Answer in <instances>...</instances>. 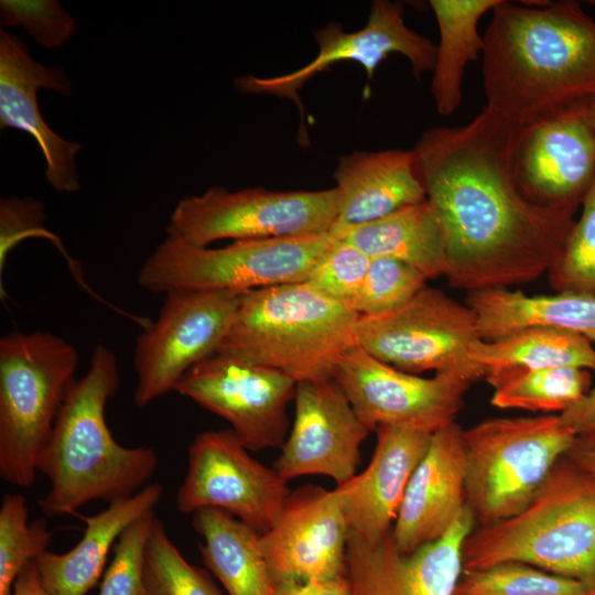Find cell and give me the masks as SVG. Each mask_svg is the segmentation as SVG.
Segmentation results:
<instances>
[{"mask_svg": "<svg viewBox=\"0 0 595 595\" xmlns=\"http://www.w3.org/2000/svg\"><path fill=\"white\" fill-rule=\"evenodd\" d=\"M41 88L63 96L73 91L62 67L34 61L24 41L1 30L0 127L29 133L45 159L47 182L57 192L73 193L80 188L75 158L82 145L61 138L45 122L36 98Z\"/></svg>", "mask_w": 595, "mask_h": 595, "instance_id": "20", "label": "cell"}, {"mask_svg": "<svg viewBox=\"0 0 595 595\" xmlns=\"http://www.w3.org/2000/svg\"><path fill=\"white\" fill-rule=\"evenodd\" d=\"M491 13L480 57L486 106L524 126L595 96V20L580 2L502 0Z\"/></svg>", "mask_w": 595, "mask_h": 595, "instance_id": "2", "label": "cell"}, {"mask_svg": "<svg viewBox=\"0 0 595 595\" xmlns=\"http://www.w3.org/2000/svg\"><path fill=\"white\" fill-rule=\"evenodd\" d=\"M1 23L21 26L46 50L62 47L75 32L74 18L56 0H1Z\"/></svg>", "mask_w": 595, "mask_h": 595, "instance_id": "38", "label": "cell"}, {"mask_svg": "<svg viewBox=\"0 0 595 595\" xmlns=\"http://www.w3.org/2000/svg\"><path fill=\"white\" fill-rule=\"evenodd\" d=\"M370 261L355 246L337 239L334 247L312 269L305 283L324 296L353 309Z\"/></svg>", "mask_w": 595, "mask_h": 595, "instance_id": "37", "label": "cell"}, {"mask_svg": "<svg viewBox=\"0 0 595 595\" xmlns=\"http://www.w3.org/2000/svg\"><path fill=\"white\" fill-rule=\"evenodd\" d=\"M506 561L575 578L595 589V474L564 456L520 512L474 528L463 545V570Z\"/></svg>", "mask_w": 595, "mask_h": 595, "instance_id": "5", "label": "cell"}, {"mask_svg": "<svg viewBox=\"0 0 595 595\" xmlns=\"http://www.w3.org/2000/svg\"><path fill=\"white\" fill-rule=\"evenodd\" d=\"M472 356L485 370V378L551 367L595 370L592 342L581 335L550 327H528L495 340H482Z\"/></svg>", "mask_w": 595, "mask_h": 595, "instance_id": "29", "label": "cell"}, {"mask_svg": "<svg viewBox=\"0 0 595 595\" xmlns=\"http://www.w3.org/2000/svg\"><path fill=\"white\" fill-rule=\"evenodd\" d=\"M144 595H224L210 574L188 562L154 519L145 550Z\"/></svg>", "mask_w": 595, "mask_h": 595, "instance_id": "33", "label": "cell"}, {"mask_svg": "<svg viewBox=\"0 0 595 595\" xmlns=\"http://www.w3.org/2000/svg\"><path fill=\"white\" fill-rule=\"evenodd\" d=\"M335 187L320 191H229L212 186L181 199L166 225L167 237L196 247L232 239H267L329 232L337 219Z\"/></svg>", "mask_w": 595, "mask_h": 595, "instance_id": "10", "label": "cell"}, {"mask_svg": "<svg viewBox=\"0 0 595 595\" xmlns=\"http://www.w3.org/2000/svg\"><path fill=\"white\" fill-rule=\"evenodd\" d=\"M358 315L305 282L250 290L240 294L216 353L279 370L296 383L332 380L356 345Z\"/></svg>", "mask_w": 595, "mask_h": 595, "instance_id": "4", "label": "cell"}, {"mask_svg": "<svg viewBox=\"0 0 595 595\" xmlns=\"http://www.w3.org/2000/svg\"><path fill=\"white\" fill-rule=\"evenodd\" d=\"M463 432L453 422L432 434L390 533L399 551L412 553L437 541L466 508Z\"/></svg>", "mask_w": 595, "mask_h": 595, "instance_id": "21", "label": "cell"}, {"mask_svg": "<svg viewBox=\"0 0 595 595\" xmlns=\"http://www.w3.org/2000/svg\"><path fill=\"white\" fill-rule=\"evenodd\" d=\"M192 526L205 567L227 595H273L275 583L261 548V534L234 516L213 508L193 513Z\"/></svg>", "mask_w": 595, "mask_h": 595, "instance_id": "27", "label": "cell"}, {"mask_svg": "<svg viewBox=\"0 0 595 595\" xmlns=\"http://www.w3.org/2000/svg\"><path fill=\"white\" fill-rule=\"evenodd\" d=\"M521 125L485 106L470 121L426 129L415 173L446 238L450 285L468 292L539 279L556 262L575 210L540 205L520 188Z\"/></svg>", "mask_w": 595, "mask_h": 595, "instance_id": "1", "label": "cell"}, {"mask_svg": "<svg viewBox=\"0 0 595 595\" xmlns=\"http://www.w3.org/2000/svg\"><path fill=\"white\" fill-rule=\"evenodd\" d=\"M376 433L368 466L346 484L336 486L349 534L368 544H377L391 533L408 483L432 436L397 426H381Z\"/></svg>", "mask_w": 595, "mask_h": 595, "instance_id": "22", "label": "cell"}, {"mask_svg": "<svg viewBox=\"0 0 595 595\" xmlns=\"http://www.w3.org/2000/svg\"><path fill=\"white\" fill-rule=\"evenodd\" d=\"M318 46L316 56L306 65L291 73L236 79L244 94H267L289 98L296 104L303 118L299 90L306 82L339 62H355L364 67L370 80L379 64L397 53L411 64L414 77L432 72L436 58V45L426 36L410 29L403 19V6L390 0L372 2L367 23L357 31L346 32L338 22L313 32Z\"/></svg>", "mask_w": 595, "mask_h": 595, "instance_id": "15", "label": "cell"}, {"mask_svg": "<svg viewBox=\"0 0 595 595\" xmlns=\"http://www.w3.org/2000/svg\"><path fill=\"white\" fill-rule=\"evenodd\" d=\"M354 338L356 346L405 372L447 374L470 383L485 378L472 356L483 340L474 311L439 289L426 285L387 314L358 315Z\"/></svg>", "mask_w": 595, "mask_h": 595, "instance_id": "9", "label": "cell"}, {"mask_svg": "<svg viewBox=\"0 0 595 595\" xmlns=\"http://www.w3.org/2000/svg\"><path fill=\"white\" fill-rule=\"evenodd\" d=\"M318 235L236 240L221 248L196 247L167 237L142 264L137 281L147 291H235L305 282L334 247Z\"/></svg>", "mask_w": 595, "mask_h": 595, "instance_id": "8", "label": "cell"}, {"mask_svg": "<svg viewBox=\"0 0 595 595\" xmlns=\"http://www.w3.org/2000/svg\"><path fill=\"white\" fill-rule=\"evenodd\" d=\"M560 419L576 436L595 435V387L573 407L562 412Z\"/></svg>", "mask_w": 595, "mask_h": 595, "instance_id": "40", "label": "cell"}, {"mask_svg": "<svg viewBox=\"0 0 595 595\" xmlns=\"http://www.w3.org/2000/svg\"><path fill=\"white\" fill-rule=\"evenodd\" d=\"M334 380L372 432L397 426L433 434L455 422L470 382L447 374L420 377L394 368L353 346Z\"/></svg>", "mask_w": 595, "mask_h": 595, "instance_id": "14", "label": "cell"}, {"mask_svg": "<svg viewBox=\"0 0 595 595\" xmlns=\"http://www.w3.org/2000/svg\"><path fill=\"white\" fill-rule=\"evenodd\" d=\"M273 595H351V592L345 574L324 581L281 583Z\"/></svg>", "mask_w": 595, "mask_h": 595, "instance_id": "41", "label": "cell"}, {"mask_svg": "<svg viewBox=\"0 0 595 595\" xmlns=\"http://www.w3.org/2000/svg\"><path fill=\"white\" fill-rule=\"evenodd\" d=\"M370 432L334 379L299 382L293 423L272 467L288 482L320 475L344 485L356 476Z\"/></svg>", "mask_w": 595, "mask_h": 595, "instance_id": "17", "label": "cell"}, {"mask_svg": "<svg viewBox=\"0 0 595 595\" xmlns=\"http://www.w3.org/2000/svg\"><path fill=\"white\" fill-rule=\"evenodd\" d=\"M349 527L337 487L307 484L291 490L261 548L275 585L346 574Z\"/></svg>", "mask_w": 595, "mask_h": 595, "instance_id": "16", "label": "cell"}, {"mask_svg": "<svg viewBox=\"0 0 595 595\" xmlns=\"http://www.w3.org/2000/svg\"><path fill=\"white\" fill-rule=\"evenodd\" d=\"M11 595H51L41 581L34 561L20 573L13 584Z\"/></svg>", "mask_w": 595, "mask_h": 595, "instance_id": "43", "label": "cell"}, {"mask_svg": "<svg viewBox=\"0 0 595 595\" xmlns=\"http://www.w3.org/2000/svg\"><path fill=\"white\" fill-rule=\"evenodd\" d=\"M493 387L491 405L542 414H561L577 403L591 389L588 369L551 367L487 376Z\"/></svg>", "mask_w": 595, "mask_h": 595, "instance_id": "30", "label": "cell"}, {"mask_svg": "<svg viewBox=\"0 0 595 595\" xmlns=\"http://www.w3.org/2000/svg\"><path fill=\"white\" fill-rule=\"evenodd\" d=\"M463 435L466 504L479 526L528 506L576 437L559 414L486 419Z\"/></svg>", "mask_w": 595, "mask_h": 595, "instance_id": "7", "label": "cell"}, {"mask_svg": "<svg viewBox=\"0 0 595 595\" xmlns=\"http://www.w3.org/2000/svg\"><path fill=\"white\" fill-rule=\"evenodd\" d=\"M549 279L556 292L595 296V183L586 194Z\"/></svg>", "mask_w": 595, "mask_h": 595, "instance_id": "34", "label": "cell"}, {"mask_svg": "<svg viewBox=\"0 0 595 595\" xmlns=\"http://www.w3.org/2000/svg\"><path fill=\"white\" fill-rule=\"evenodd\" d=\"M333 178L338 202L333 229L370 223L426 199L411 150L356 151L342 155Z\"/></svg>", "mask_w": 595, "mask_h": 595, "instance_id": "23", "label": "cell"}, {"mask_svg": "<svg viewBox=\"0 0 595 595\" xmlns=\"http://www.w3.org/2000/svg\"><path fill=\"white\" fill-rule=\"evenodd\" d=\"M53 533L46 518L28 521L22 494H4L0 507V595H11L23 569L46 552Z\"/></svg>", "mask_w": 595, "mask_h": 595, "instance_id": "32", "label": "cell"}, {"mask_svg": "<svg viewBox=\"0 0 595 595\" xmlns=\"http://www.w3.org/2000/svg\"><path fill=\"white\" fill-rule=\"evenodd\" d=\"M77 349L50 332L0 339V476L28 488L78 366Z\"/></svg>", "mask_w": 595, "mask_h": 595, "instance_id": "6", "label": "cell"}, {"mask_svg": "<svg viewBox=\"0 0 595 595\" xmlns=\"http://www.w3.org/2000/svg\"><path fill=\"white\" fill-rule=\"evenodd\" d=\"M515 169L530 199L576 212L595 183V136L581 108L521 126Z\"/></svg>", "mask_w": 595, "mask_h": 595, "instance_id": "19", "label": "cell"}, {"mask_svg": "<svg viewBox=\"0 0 595 595\" xmlns=\"http://www.w3.org/2000/svg\"><path fill=\"white\" fill-rule=\"evenodd\" d=\"M119 387L117 357L99 343L85 376L69 387L39 457L37 473L50 482L39 500L46 517L75 515L94 500L109 504L130 497L156 470L159 458L152 447H126L107 425L105 409Z\"/></svg>", "mask_w": 595, "mask_h": 595, "instance_id": "3", "label": "cell"}, {"mask_svg": "<svg viewBox=\"0 0 595 595\" xmlns=\"http://www.w3.org/2000/svg\"><path fill=\"white\" fill-rule=\"evenodd\" d=\"M155 518L152 510L121 533L98 595H144L145 550Z\"/></svg>", "mask_w": 595, "mask_h": 595, "instance_id": "36", "label": "cell"}, {"mask_svg": "<svg viewBox=\"0 0 595 595\" xmlns=\"http://www.w3.org/2000/svg\"><path fill=\"white\" fill-rule=\"evenodd\" d=\"M465 303L477 317L483 340L528 327H550L595 343V296L572 292L528 295L520 290L493 288L468 292Z\"/></svg>", "mask_w": 595, "mask_h": 595, "instance_id": "25", "label": "cell"}, {"mask_svg": "<svg viewBox=\"0 0 595 595\" xmlns=\"http://www.w3.org/2000/svg\"><path fill=\"white\" fill-rule=\"evenodd\" d=\"M587 584L533 565L506 561L463 570L454 595H588Z\"/></svg>", "mask_w": 595, "mask_h": 595, "instance_id": "31", "label": "cell"}, {"mask_svg": "<svg viewBox=\"0 0 595 595\" xmlns=\"http://www.w3.org/2000/svg\"><path fill=\"white\" fill-rule=\"evenodd\" d=\"M291 490L273 467L250 455L231 429L196 435L176 493L181 513L213 508L225 511L260 534L277 520Z\"/></svg>", "mask_w": 595, "mask_h": 595, "instance_id": "12", "label": "cell"}, {"mask_svg": "<svg viewBox=\"0 0 595 595\" xmlns=\"http://www.w3.org/2000/svg\"><path fill=\"white\" fill-rule=\"evenodd\" d=\"M502 0H430L439 28V45L432 71L431 93L436 111L447 116L462 102L466 66L482 57L480 19Z\"/></svg>", "mask_w": 595, "mask_h": 595, "instance_id": "28", "label": "cell"}, {"mask_svg": "<svg viewBox=\"0 0 595 595\" xmlns=\"http://www.w3.org/2000/svg\"><path fill=\"white\" fill-rule=\"evenodd\" d=\"M588 595H595V592H593V593H591V594H588Z\"/></svg>", "mask_w": 595, "mask_h": 595, "instance_id": "46", "label": "cell"}, {"mask_svg": "<svg viewBox=\"0 0 595 595\" xmlns=\"http://www.w3.org/2000/svg\"><path fill=\"white\" fill-rule=\"evenodd\" d=\"M331 232L370 259L391 258L419 270L428 280L445 275L446 238L442 221L423 202L400 208L380 219Z\"/></svg>", "mask_w": 595, "mask_h": 595, "instance_id": "26", "label": "cell"}, {"mask_svg": "<svg viewBox=\"0 0 595 595\" xmlns=\"http://www.w3.org/2000/svg\"><path fill=\"white\" fill-rule=\"evenodd\" d=\"M296 382L283 372L214 353L193 366L174 391L226 420L250 452L281 448Z\"/></svg>", "mask_w": 595, "mask_h": 595, "instance_id": "13", "label": "cell"}, {"mask_svg": "<svg viewBox=\"0 0 595 595\" xmlns=\"http://www.w3.org/2000/svg\"><path fill=\"white\" fill-rule=\"evenodd\" d=\"M163 495L160 483L145 485L130 497L113 500L93 516H82L80 540L64 553L46 551L34 563L51 595H88L104 574L108 554L121 533L154 510Z\"/></svg>", "mask_w": 595, "mask_h": 595, "instance_id": "24", "label": "cell"}, {"mask_svg": "<svg viewBox=\"0 0 595 595\" xmlns=\"http://www.w3.org/2000/svg\"><path fill=\"white\" fill-rule=\"evenodd\" d=\"M45 219L43 204L32 197L1 198L0 201V273L7 262L10 251L28 237H45L50 239L61 252L71 259L58 237L44 228Z\"/></svg>", "mask_w": 595, "mask_h": 595, "instance_id": "39", "label": "cell"}, {"mask_svg": "<svg viewBox=\"0 0 595 595\" xmlns=\"http://www.w3.org/2000/svg\"><path fill=\"white\" fill-rule=\"evenodd\" d=\"M565 457L580 468L595 474V435L576 436Z\"/></svg>", "mask_w": 595, "mask_h": 595, "instance_id": "42", "label": "cell"}, {"mask_svg": "<svg viewBox=\"0 0 595 595\" xmlns=\"http://www.w3.org/2000/svg\"><path fill=\"white\" fill-rule=\"evenodd\" d=\"M235 291H171L160 313L136 339L133 400L143 408L174 391L183 376L216 353L235 317Z\"/></svg>", "mask_w": 595, "mask_h": 595, "instance_id": "11", "label": "cell"}, {"mask_svg": "<svg viewBox=\"0 0 595 595\" xmlns=\"http://www.w3.org/2000/svg\"><path fill=\"white\" fill-rule=\"evenodd\" d=\"M581 112L584 120L595 136V96L586 100L581 106Z\"/></svg>", "mask_w": 595, "mask_h": 595, "instance_id": "44", "label": "cell"}, {"mask_svg": "<svg viewBox=\"0 0 595 595\" xmlns=\"http://www.w3.org/2000/svg\"><path fill=\"white\" fill-rule=\"evenodd\" d=\"M588 3H591V4L595 6V1H588Z\"/></svg>", "mask_w": 595, "mask_h": 595, "instance_id": "45", "label": "cell"}, {"mask_svg": "<svg viewBox=\"0 0 595 595\" xmlns=\"http://www.w3.org/2000/svg\"><path fill=\"white\" fill-rule=\"evenodd\" d=\"M415 268L391 258H374L353 309L359 315L378 316L396 311L426 286Z\"/></svg>", "mask_w": 595, "mask_h": 595, "instance_id": "35", "label": "cell"}, {"mask_svg": "<svg viewBox=\"0 0 595 595\" xmlns=\"http://www.w3.org/2000/svg\"><path fill=\"white\" fill-rule=\"evenodd\" d=\"M475 523L466 506L441 539L412 553L399 551L391 534L377 544L349 534L346 577L351 595H454L463 545Z\"/></svg>", "mask_w": 595, "mask_h": 595, "instance_id": "18", "label": "cell"}]
</instances>
